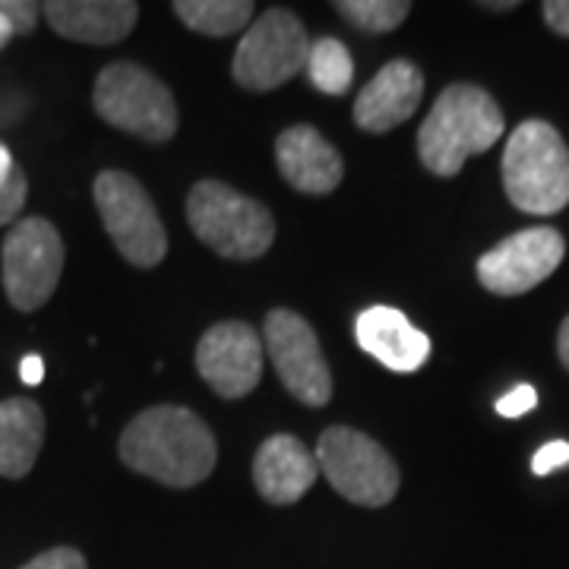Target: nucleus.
Here are the masks:
<instances>
[{
    "label": "nucleus",
    "instance_id": "1",
    "mask_svg": "<svg viewBox=\"0 0 569 569\" xmlns=\"http://www.w3.org/2000/svg\"><path fill=\"white\" fill-rule=\"evenodd\" d=\"M123 466L164 488H193L216 468L219 447L203 418L190 408L156 406L140 411L121 433Z\"/></svg>",
    "mask_w": 569,
    "mask_h": 569
},
{
    "label": "nucleus",
    "instance_id": "2",
    "mask_svg": "<svg viewBox=\"0 0 569 569\" xmlns=\"http://www.w3.org/2000/svg\"><path fill=\"white\" fill-rule=\"evenodd\" d=\"M503 137V111L488 89L471 82L447 86L418 130V156L430 174L456 178L471 156Z\"/></svg>",
    "mask_w": 569,
    "mask_h": 569
},
{
    "label": "nucleus",
    "instance_id": "3",
    "mask_svg": "<svg viewBox=\"0 0 569 569\" xmlns=\"http://www.w3.org/2000/svg\"><path fill=\"white\" fill-rule=\"evenodd\" d=\"M503 187L509 203L529 216H553L569 206V149L557 127L526 121L503 149Z\"/></svg>",
    "mask_w": 569,
    "mask_h": 569
},
{
    "label": "nucleus",
    "instance_id": "4",
    "mask_svg": "<svg viewBox=\"0 0 569 569\" xmlns=\"http://www.w3.org/2000/svg\"><path fill=\"white\" fill-rule=\"evenodd\" d=\"M187 222L224 260H257L276 241L272 212L222 181L193 183L187 197Z\"/></svg>",
    "mask_w": 569,
    "mask_h": 569
},
{
    "label": "nucleus",
    "instance_id": "5",
    "mask_svg": "<svg viewBox=\"0 0 569 569\" xmlns=\"http://www.w3.org/2000/svg\"><path fill=\"white\" fill-rule=\"evenodd\" d=\"M92 104L104 123L140 140L168 142L178 133V104L171 89L140 63H108L96 80Z\"/></svg>",
    "mask_w": 569,
    "mask_h": 569
},
{
    "label": "nucleus",
    "instance_id": "6",
    "mask_svg": "<svg viewBox=\"0 0 569 569\" xmlns=\"http://www.w3.org/2000/svg\"><path fill=\"white\" fill-rule=\"evenodd\" d=\"M317 466L348 503L377 509L399 493V466L377 440L355 427H326L317 443Z\"/></svg>",
    "mask_w": 569,
    "mask_h": 569
},
{
    "label": "nucleus",
    "instance_id": "7",
    "mask_svg": "<svg viewBox=\"0 0 569 569\" xmlns=\"http://www.w3.org/2000/svg\"><path fill=\"white\" fill-rule=\"evenodd\" d=\"M92 197L99 206L104 231L114 241L127 263L152 269L168 253V234L159 219V209L133 174L102 171L92 183Z\"/></svg>",
    "mask_w": 569,
    "mask_h": 569
},
{
    "label": "nucleus",
    "instance_id": "8",
    "mask_svg": "<svg viewBox=\"0 0 569 569\" xmlns=\"http://www.w3.org/2000/svg\"><path fill=\"white\" fill-rule=\"evenodd\" d=\"M307 54H310V36L305 22L284 7H272L244 32L234 51L231 77L244 89L269 92L298 77L307 67Z\"/></svg>",
    "mask_w": 569,
    "mask_h": 569
},
{
    "label": "nucleus",
    "instance_id": "9",
    "mask_svg": "<svg viewBox=\"0 0 569 569\" xmlns=\"http://www.w3.org/2000/svg\"><path fill=\"white\" fill-rule=\"evenodd\" d=\"M63 272V241L58 228L41 219L29 216L13 222L10 234L3 238V291L7 301L32 313L51 301L58 291Z\"/></svg>",
    "mask_w": 569,
    "mask_h": 569
},
{
    "label": "nucleus",
    "instance_id": "10",
    "mask_svg": "<svg viewBox=\"0 0 569 569\" xmlns=\"http://www.w3.org/2000/svg\"><path fill=\"white\" fill-rule=\"evenodd\" d=\"M263 339L282 387L305 406H329L332 373H329V365H326L323 348L317 342L313 326L307 323L301 313L276 307V310L266 313Z\"/></svg>",
    "mask_w": 569,
    "mask_h": 569
},
{
    "label": "nucleus",
    "instance_id": "11",
    "mask_svg": "<svg viewBox=\"0 0 569 569\" xmlns=\"http://www.w3.org/2000/svg\"><path fill=\"white\" fill-rule=\"evenodd\" d=\"M563 253H567L563 234L550 224H535L509 234L507 241H500L478 260V282L503 298L526 295L557 272V266L563 263Z\"/></svg>",
    "mask_w": 569,
    "mask_h": 569
},
{
    "label": "nucleus",
    "instance_id": "12",
    "mask_svg": "<svg viewBox=\"0 0 569 569\" xmlns=\"http://www.w3.org/2000/svg\"><path fill=\"white\" fill-rule=\"evenodd\" d=\"M197 370L216 396L244 399L263 377V339L250 323L228 320L206 329L197 346Z\"/></svg>",
    "mask_w": 569,
    "mask_h": 569
},
{
    "label": "nucleus",
    "instance_id": "13",
    "mask_svg": "<svg viewBox=\"0 0 569 569\" xmlns=\"http://www.w3.org/2000/svg\"><path fill=\"white\" fill-rule=\"evenodd\" d=\"M421 96H425V73L418 70V63L402 58L383 63L380 73L355 99V123L367 133H387L418 111Z\"/></svg>",
    "mask_w": 569,
    "mask_h": 569
},
{
    "label": "nucleus",
    "instance_id": "14",
    "mask_svg": "<svg viewBox=\"0 0 569 569\" xmlns=\"http://www.w3.org/2000/svg\"><path fill=\"white\" fill-rule=\"evenodd\" d=\"M276 162H279L284 181L310 197L332 193L346 174V162L336 152V146L326 142L323 133L310 123H295L279 133Z\"/></svg>",
    "mask_w": 569,
    "mask_h": 569
},
{
    "label": "nucleus",
    "instance_id": "15",
    "mask_svg": "<svg viewBox=\"0 0 569 569\" xmlns=\"http://www.w3.org/2000/svg\"><path fill=\"white\" fill-rule=\"evenodd\" d=\"M317 456L291 433H276L253 459V485L266 503L272 507H291L317 485Z\"/></svg>",
    "mask_w": 569,
    "mask_h": 569
},
{
    "label": "nucleus",
    "instance_id": "16",
    "mask_svg": "<svg viewBox=\"0 0 569 569\" xmlns=\"http://www.w3.org/2000/svg\"><path fill=\"white\" fill-rule=\"evenodd\" d=\"M41 13L61 39L82 44H114L127 39L140 20L133 0H51Z\"/></svg>",
    "mask_w": 569,
    "mask_h": 569
},
{
    "label": "nucleus",
    "instance_id": "17",
    "mask_svg": "<svg viewBox=\"0 0 569 569\" xmlns=\"http://www.w3.org/2000/svg\"><path fill=\"white\" fill-rule=\"evenodd\" d=\"M355 336L370 358L396 373H415L430 358V339L396 307H367L355 323Z\"/></svg>",
    "mask_w": 569,
    "mask_h": 569
},
{
    "label": "nucleus",
    "instance_id": "18",
    "mask_svg": "<svg viewBox=\"0 0 569 569\" xmlns=\"http://www.w3.org/2000/svg\"><path fill=\"white\" fill-rule=\"evenodd\" d=\"M44 443V411L39 402L13 396L0 402V478H26Z\"/></svg>",
    "mask_w": 569,
    "mask_h": 569
},
{
    "label": "nucleus",
    "instance_id": "19",
    "mask_svg": "<svg viewBox=\"0 0 569 569\" xmlns=\"http://www.w3.org/2000/svg\"><path fill=\"white\" fill-rule=\"evenodd\" d=\"M171 10L193 32L222 39V36L241 32L257 7L250 0H174Z\"/></svg>",
    "mask_w": 569,
    "mask_h": 569
},
{
    "label": "nucleus",
    "instance_id": "20",
    "mask_svg": "<svg viewBox=\"0 0 569 569\" xmlns=\"http://www.w3.org/2000/svg\"><path fill=\"white\" fill-rule=\"evenodd\" d=\"M307 77L310 82L326 92V96H346V89L355 80V63L348 48L339 39H317L310 41L307 54Z\"/></svg>",
    "mask_w": 569,
    "mask_h": 569
},
{
    "label": "nucleus",
    "instance_id": "21",
    "mask_svg": "<svg viewBox=\"0 0 569 569\" xmlns=\"http://www.w3.org/2000/svg\"><path fill=\"white\" fill-rule=\"evenodd\" d=\"M336 10L361 32H392L411 13L408 0H339Z\"/></svg>",
    "mask_w": 569,
    "mask_h": 569
},
{
    "label": "nucleus",
    "instance_id": "22",
    "mask_svg": "<svg viewBox=\"0 0 569 569\" xmlns=\"http://www.w3.org/2000/svg\"><path fill=\"white\" fill-rule=\"evenodd\" d=\"M26 197H29V181H26L22 168L17 164L10 181L0 187V224H10L20 216L22 206H26Z\"/></svg>",
    "mask_w": 569,
    "mask_h": 569
},
{
    "label": "nucleus",
    "instance_id": "23",
    "mask_svg": "<svg viewBox=\"0 0 569 569\" xmlns=\"http://www.w3.org/2000/svg\"><path fill=\"white\" fill-rule=\"evenodd\" d=\"M41 7L32 0H0V17L10 22L13 36H29L39 22Z\"/></svg>",
    "mask_w": 569,
    "mask_h": 569
},
{
    "label": "nucleus",
    "instance_id": "24",
    "mask_svg": "<svg viewBox=\"0 0 569 569\" xmlns=\"http://www.w3.org/2000/svg\"><path fill=\"white\" fill-rule=\"evenodd\" d=\"M20 569H89V563L77 548H51Z\"/></svg>",
    "mask_w": 569,
    "mask_h": 569
},
{
    "label": "nucleus",
    "instance_id": "25",
    "mask_svg": "<svg viewBox=\"0 0 569 569\" xmlns=\"http://www.w3.org/2000/svg\"><path fill=\"white\" fill-rule=\"evenodd\" d=\"M569 466V443L567 440H550L545 447L535 452V459H531V471L535 475H550V471H557V468Z\"/></svg>",
    "mask_w": 569,
    "mask_h": 569
},
{
    "label": "nucleus",
    "instance_id": "26",
    "mask_svg": "<svg viewBox=\"0 0 569 569\" xmlns=\"http://www.w3.org/2000/svg\"><path fill=\"white\" fill-rule=\"evenodd\" d=\"M535 406H538V392L531 387L509 389L503 399H497V411H500L503 418H522V415H529Z\"/></svg>",
    "mask_w": 569,
    "mask_h": 569
},
{
    "label": "nucleus",
    "instance_id": "27",
    "mask_svg": "<svg viewBox=\"0 0 569 569\" xmlns=\"http://www.w3.org/2000/svg\"><path fill=\"white\" fill-rule=\"evenodd\" d=\"M541 13H545V22H548L557 36L569 39V0H548L541 7Z\"/></svg>",
    "mask_w": 569,
    "mask_h": 569
},
{
    "label": "nucleus",
    "instance_id": "28",
    "mask_svg": "<svg viewBox=\"0 0 569 569\" xmlns=\"http://www.w3.org/2000/svg\"><path fill=\"white\" fill-rule=\"evenodd\" d=\"M20 380L26 387H39L41 380H44V361H41L39 355H26V358H22Z\"/></svg>",
    "mask_w": 569,
    "mask_h": 569
},
{
    "label": "nucleus",
    "instance_id": "29",
    "mask_svg": "<svg viewBox=\"0 0 569 569\" xmlns=\"http://www.w3.org/2000/svg\"><path fill=\"white\" fill-rule=\"evenodd\" d=\"M557 355H560V361L569 370V317L560 326V332H557Z\"/></svg>",
    "mask_w": 569,
    "mask_h": 569
},
{
    "label": "nucleus",
    "instance_id": "30",
    "mask_svg": "<svg viewBox=\"0 0 569 569\" xmlns=\"http://www.w3.org/2000/svg\"><path fill=\"white\" fill-rule=\"evenodd\" d=\"M13 168H17V162H13V156H10V149L0 142V187L10 181V174H13Z\"/></svg>",
    "mask_w": 569,
    "mask_h": 569
},
{
    "label": "nucleus",
    "instance_id": "31",
    "mask_svg": "<svg viewBox=\"0 0 569 569\" xmlns=\"http://www.w3.org/2000/svg\"><path fill=\"white\" fill-rule=\"evenodd\" d=\"M485 10H493V13H507V10H516L519 3L516 0H507V3H481Z\"/></svg>",
    "mask_w": 569,
    "mask_h": 569
},
{
    "label": "nucleus",
    "instance_id": "32",
    "mask_svg": "<svg viewBox=\"0 0 569 569\" xmlns=\"http://www.w3.org/2000/svg\"><path fill=\"white\" fill-rule=\"evenodd\" d=\"M10 39H13V29H10V22L0 17V48H3Z\"/></svg>",
    "mask_w": 569,
    "mask_h": 569
}]
</instances>
